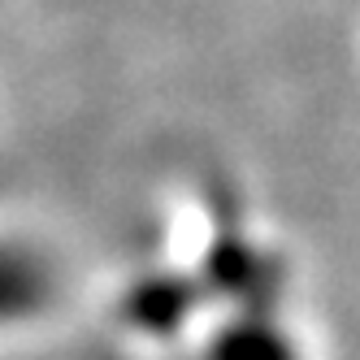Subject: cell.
<instances>
[{
	"mask_svg": "<svg viewBox=\"0 0 360 360\" xmlns=\"http://www.w3.org/2000/svg\"><path fill=\"white\" fill-rule=\"evenodd\" d=\"M100 317L113 360H317L287 239L217 183L152 213Z\"/></svg>",
	"mask_w": 360,
	"mask_h": 360,
	"instance_id": "1",
	"label": "cell"
},
{
	"mask_svg": "<svg viewBox=\"0 0 360 360\" xmlns=\"http://www.w3.org/2000/svg\"><path fill=\"white\" fill-rule=\"evenodd\" d=\"M61 295L57 261L31 235L0 230V334H18L39 326Z\"/></svg>",
	"mask_w": 360,
	"mask_h": 360,
	"instance_id": "2",
	"label": "cell"
}]
</instances>
